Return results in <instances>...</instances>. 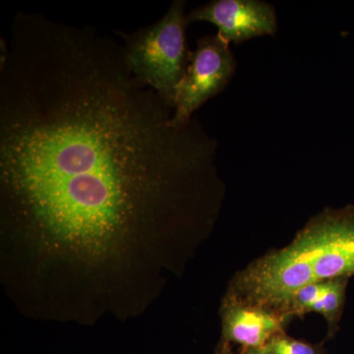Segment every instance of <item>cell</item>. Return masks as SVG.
Instances as JSON below:
<instances>
[{
	"label": "cell",
	"mask_w": 354,
	"mask_h": 354,
	"mask_svg": "<svg viewBox=\"0 0 354 354\" xmlns=\"http://www.w3.org/2000/svg\"><path fill=\"white\" fill-rule=\"evenodd\" d=\"M187 24L209 22L227 44H239L253 38L274 36L278 31L274 7L260 0H214L186 16Z\"/></svg>",
	"instance_id": "cell-5"
},
{
	"label": "cell",
	"mask_w": 354,
	"mask_h": 354,
	"mask_svg": "<svg viewBox=\"0 0 354 354\" xmlns=\"http://www.w3.org/2000/svg\"><path fill=\"white\" fill-rule=\"evenodd\" d=\"M301 232L316 283L353 276L354 206L325 209Z\"/></svg>",
	"instance_id": "cell-4"
},
{
	"label": "cell",
	"mask_w": 354,
	"mask_h": 354,
	"mask_svg": "<svg viewBox=\"0 0 354 354\" xmlns=\"http://www.w3.org/2000/svg\"><path fill=\"white\" fill-rule=\"evenodd\" d=\"M221 314L223 342H234L243 348H262L272 337L285 332V317L230 292L223 299Z\"/></svg>",
	"instance_id": "cell-6"
},
{
	"label": "cell",
	"mask_w": 354,
	"mask_h": 354,
	"mask_svg": "<svg viewBox=\"0 0 354 354\" xmlns=\"http://www.w3.org/2000/svg\"><path fill=\"white\" fill-rule=\"evenodd\" d=\"M185 2L176 0L156 24L121 32L127 64L135 76L174 108L176 88L189 65Z\"/></svg>",
	"instance_id": "cell-2"
},
{
	"label": "cell",
	"mask_w": 354,
	"mask_h": 354,
	"mask_svg": "<svg viewBox=\"0 0 354 354\" xmlns=\"http://www.w3.org/2000/svg\"><path fill=\"white\" fill-rule=\"evenodd\" d=\"M0 58V186L9 220L102 257L220 187L218 142L133 74L91 26L17 12Z\"/></svg>",
	"instance_id": "cell-1"
},
{
	"label": "cell",
	"mask_w": 354,
	"mask_h": 354,
	"mask_svg": "<svg viewBox=\"0 0 354 354\" xmlns=\"http://www.w3.org/2000/svg\"><path fill=\"white\" fill-rule=\"evenodd\" d=\"M239 354H271L267 346L262 348H243Z\"/></svg>",
	"instance_id": "cell-10"
},
{
	"label": "cell",
	"mask_w": 354,
	"mask_h": 354,
	"mask_svg": "<svg viewBox=\"0 0 354 354\" xmlns=\"http://www.w3.org/2000/svg\"><path fill=\"white\" fill-rule=\"evenodd\" d=\"M235 69L236 60L230 44L218 34L198 39L197 48L191 51L189 65L176 88L174 122H190L198 109L227 87Z\"/></svg>",
	"instance_id": "cell-3"
},
{
	"label": "cell",
	"mask_w": 354,
	"mask_h": 354,
	"mask_svg": "<svg viewBox=\"0 0 354 354\" xmlns=\"http://www.w3.org/2000/svg\"><path fill=\"white\" fill-rule=\"evenodd\" d=\"M327 290V281L310 283L297 291L292 298L286 311V318L292 316L304 317L311 312L312 306L322 297Z\"/></svg>",
	"instance_id": "cell-8"
},
{
	"label": "cell",
	"mask_w": 354,
	"mask_h": 354,
	"mask_svg": "<svg viewBox=\"0 0 354 354\" xmlns=\"http://www.w3.org/2000/svg\"><path fill=\"white\" fill-rule=\"evenodd\" d=\"M266 346L271 354H322L319 346L292 339L285 332L272 337Z\"/></svg>",
	"instance_id": "cell-9"
},
{
	"label": "cell",
	"mask_w": 354,
	"mask_h": 354,
	"mask_svg": "<svg viewBox=\"0 0 354 354\" xmlns=\"http://www.w3.org/2000/svg\"><path fill=\"white\" fill-rule=\"evenodd\" d=\"M348 278L328 279L327 290L312 306L311 312L321 314L329 328V337L335 334L344 311Z\"/></svg>",
	"instance_id": "cell-7"
},
{
	"label": "cell",
	"mask_w": 354,
	"mask_h": 354,
	"mask_svg": "<svg viewBox=\"0 0 354 354\" xmlns=\"http://www.w3.org/2000/svg\"><path fill=\"white\" fill-rule=\"evenodd\" d=\"M215 354H232L230 344H227V342H221L220 348L216 351Z\"/></svg>",
	"instance_id": "cell-11"
}]
</instances>
